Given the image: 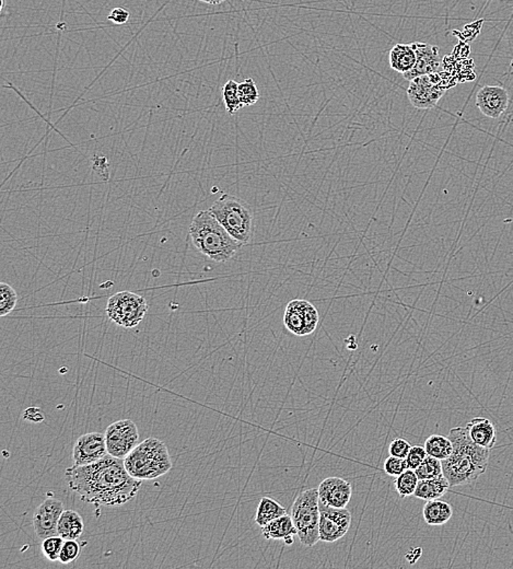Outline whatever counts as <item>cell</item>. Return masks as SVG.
Segmentation results:
<instances>
[{"instance_id": "1", "label": "cell", "mask_w": 513, "mask_h": 569, "mask_svg": "<svg viewBox=\"0 0 513 569\" xmlns=\"http://www.w3.org/2000/svg\"><path fill=\"white\" fill-rule=\"evenodd\" d=\"M66 479L81 501L94 505H124L136 497L142 486V481L128 473L124 459L110 454L88 465L73 464L66 470Z\"/></svg>"}, {"instance_id": "2", "label": "cell", "mask_w": 513, "mask_h": 569, "mask_svg": "<svg viewBox=\"0 0 513 569\" xmlns=\"http://www.w3.org/2000/svg\"><path fill=\"white\" fill-rule=\"evenodd\" d=\"M453 452L443 460V475L451 487L473 483L486 472L490 450L472 442L466 427H455L449 432Z\"/></svg>"}, {"instance_id": "3", "label": "cell", "mask_w": 513, "mask_h": 569, "mask_svg": "<svg viewBox=\"0 0 513 569\" xmlns=\"http://www.w3.org/2000/svg\"><path fill=\"white\" fill-rule=\"evenodd\" d=\"M190 237L198 252L217 263L231 260L243 246L230 236L209 211H199L194 217Z\"/></svg>"}, {"instance_id": "4", "label": "cell", "mask_w": 513, "mask_h": 569, "mask_svg": "<svg viewBox=\"0 0 513 569\" xmlns=\"http://www.w3.org/2000/svg\"><path fill=\"white\" fill-rule=\"evenodd\" d=\"M128 473L140 481L158 479L171 471L172 463L168 446L156 438H147L138 444L124 459Z\"/></svg>"}, {"instance_id": "5", "label": "cell", "mask_w": 513, "mask_h": 569, "mask_svg": "<svg viewBox=\"0 0 513 569\" xmlns=\"http://www.w3.org/2000/svg\"><path fill=\"white\" fill-rule=\"evenodd\" d=\"M230 236L242 244L251 241L254 232V211L247 201L223 194L208 209Z\"/></svg>"}, {"instance_id": "6", "label": "cell", "mask_w": 513, "mask_h": 569, "mask_svg": "<svg viewBox=\"0 0 513 569\" xmlns=\"http://www.w3.org/2000/svg\"><path fill=\"white\" fill-rule=\"evenodd\" d=\"M291 517L301 544L312 547L320 542V498L318 489L299 494L291 507Z\"/></svg>"}, {"instance_id": "7", "label": "cell", "mask_w": 513, "mask_h": 569, "mask_svg": "<svg viewBox=\"0 0 513 569\" xmlns=\"http://www.w3.org/2000/svg\"><path fill=\"white\" fill-rule=\"evenodd\" d=\"M148 304L140 294L132 292H120L109 298L106 314L113 323L125 329H132L146 317Z\"/></svg>"}, {"instance_id": "8", "label": "cell", "mask_w": 513, "mask_h": 569, "mask_svg": "<svg viewBox=\"0 0 513 569\" xmlns=\"http://www.w3.org/2000/svg\"><path fill=\"white\" fill-rule=\"evenodd\" d=\"M447 79H443V73L426 75L413 79L407 89V96L411 104L421 110L433 108L438 101L443 98L445 90L450 88Z\"/></svg>"}, {"instance_id": "9", "label": "cell", "mask_w": 513, "mask_h": 569, "mask_svg": "<svg viewBox=\"0 0 513 569\" xmlns=\"http://www.w3.org/2000/svg\"><path fill=\"white\" fill-rule=\"evenodd\" d=\"M319 312L311 302L296 299L287 304L284 324L290 333L297 337H307L318 327Z\"/></svg>"}, {"instance_id": "10", "label": "cell", "mask_w": 513, "mask_h": 569, "mask_svg": "<svg viewBox=\"0 0 513 569\" xmlns=\"http://www.w3.org/2000/svg\"><path fill=\"white\" fill-rule=\"evenodd\" d=\"M104 434L109 454L120 459H125L140 442L137 426L130 420L113 423Z\"/></svg>"}, {"instance_id": "11", "label": "cell", "mask_w": 513, "mask_h": 569, "mask_svg": "<svg viewBox=\"0 0 513 569\" xmlns=\"http://www.w3.org/2000/svg\"><path fill=\"white\" fill-rule=\"evenodd\" d=\"M352 513L346 508H334L320 503V542L334 543L347 534Z\"/></svg>"}, {"instance_id": "12", "label": "cell", "mask_w": 513, "mask_h": 569, "mask_svg": "<svg viewBox=\"0 0 513 569\" xmlns=\"http://www.w3.org/2000/svg\"><path fill=\"white\" fill-rule=\"evenodd\" d=\"M64 511V504L56 498H47L33 515V527L35 534L41 540L58 535V521Z\"/></svg>"}, {"instance_id": "13", "label": "cell", "mask_w": 513, "mask_h": 569, "mask_svg": "<svg viewBox=\"0 0 513 569\" xmlns=\"http://www.w3.org/2000/svg\"><path fill=\"white\" fill-rule=\"evenodd\" d=\"M106 434L101 432H89L79 437L73 446V463L76 465H88L100 461L108 456Z\"/></svg>"}, {"instance_id": "14", "label": "cell", "mask_w": 513, "mask_h": 569, "mask_svg": "<svg viewBox=\"0 0 513 569\" xmlns=\"http://www.w3.org/2000/svg\"><path fill=\"white\" fill-rule=\"evenodd\" d=\"M508 90L500 86H485L477 92V108L483 115L497 120L506 112L509 106Z\"/></svg>"}, {"instance_id": "15", "label": "cell", "mask_w": 513, "mask_h": 569, "mask_svg": "<svg viewBox=\"0 0 513 569\" xmlns=\"http://www.w3.org/2000/svg\"><path fill=\"white\" fill-rule=\"evenodd\" d=\"M412 45L415 49L417 61L414 68L403 75L404 79L412 81L417 77L439 73L440 67L443 64V59L440 58L439 49L427 43L415 42L412 43Z\"/></svg>"}, {"instance_id": "16", "label": "cell", "mask_w": 513, "mask_h": 569, "mask_svg": "<svg viewBox=\"0 0 513 569\" xmlns=\"http://www.w3.org/2000/svg\"><path fill=\"white\" fill-rule=\"evenodd\" d=\"M320 503L328 507L346 508L352 496V484L340 477H328L319 486Z\"/></svg>"}, {"instance_id": "17", "label": "cell", "mask_w": 513, "mask_h": 569, "mask_svg": "<svg viewBox=\"0 0 513 569\" xmlns=\"http://www.w3.org/2000/svg\"><path fill=\"white\" fill-rule=\"evenodd\" d=\"M465 427L473 442L486 449L494 448L497 442V432L494 424L488 418H473Z\"/></svg>"}, {"instance_id": "18", "label": "cell", "mask_w": 513, "mask_h": 569, "mask_svg": "<svg viewBox=\"0 0 513 569\" xmlns=\"http://www.w3.org/2000/svg\"><path fill=\"white\" fill-rule=\"evenodd\" d=\"M261 534L266 540H283L287 545L293 544V537L298 535L291 515H285L261 527Z\"/></svg>"}, {"instance_id": "19", "label": "cell", "mask_w": 513, "mask_h": 569, "mask_svg": "<svg viewBox=\"0 0 513 569\" xmlns=\"http://www.w3.org/2000/svg\"><path fill=\"white\" fill-rule=\"evenodd\" d=\"M416 61H417V56H416L415 49L412 43L411 44H396L390 51V66L400 74L404 75L408 71H411L416 65Z\"/></svg>"}, {"instance_id": "20", "label": "cell", "mask_w": 513, "mask_h": 569, "mask_svg": "<svg viewBox=\"0 0 513 569\" xmlns=\"http://www.w3.org/2000/svg\"><path fill=\"white\" fill-rule=\"evenodd\" d=\"M449 481L445 475L439 476L435 479L421 480L418 482L417 489H416L414 496L418 499L423 501H433L443 497L449 491Z\"/></svg>"}, {"instance_id": "21", "label": "cell", "mask_w": 513, "mask_h": 569, "mask_svg": "<svg viewBox=\"0 0 513 569\" xmlns=\"http://www.w3.org/2000/svg\"><path fill=\"white\" fill-rule=\"evenodd\" d=\"M424 519L429 525H443L451 520L452 506L441 499H433L426 503L423 509Z\"/></svg>"}, {"instance_id": "22", "label": "cell", "mask_w": 513, "mask_h": 569, "mask_svg": "<svg viewBox=\"0 0 513 569\" xmlns=\"http://www.w3.org/2000/svg\"><path fill=\"white\" fill-rule=\"evenodd\" d=\"M85 529L82 517L75 511H64L58 521L59 537L66 540H77L82 534Z\"/></svg>"}, {"instance_id": "23", "label": "cell", "mask_w": 513, "mask_h": 569, "mask_svg": "<svg viewBox=\"0 0 513 569\" xmlns=\"http://www.w3.org/2000/svg\"><path fill=\"white\" fill-rule=\"evenodd\" d=\"M285 515H287L286 509L278 501L271 497H263L257 507L255 523L259 527H263L271 521Z\"/></svg>"}, {"instance_id": "24", "label": "cell", "mask_w": 513, "mask_h": 569, "mask_svg": "<svg viewBox=\"0 0 513 569\" xmlns=\"http://www.w3.org/2000/svg\"><path fill=\"white\" fill-rule=\"evenodd\" d=\"M425 449L428 456L443 461L447 459L453 452V444L449 437L441 434H431L425 442Z\"/></svg>"}, {"instance_id": "25", "label": "cell", "mask_w": 513, "mask_h": 569, "mask_svg": "<svg viewBox=\"0 0 513 569\" xmlns=\"http://www.w3.org/2000/svg\"><path fill=\"white\" fill-rule=\"evenodd\" d=\"M418 482H419V479H418L416 472L414 470L407 469L401 475L395 477V481H394L395 491L401 498L414 496V493L417 489Z\"/></svg>"}, {"instance_id": "26", "label": "cell", "mask_w": 513, "mask_h": 569, "mask_svg": "<svg viewBox=\"0 0 513 569\" xmlns=\"http://www.w3.org/2000/svg\"><path fill=\"white\" fill-rule=\"evenodd\" d=\"M237 88H239V84L235 80L227 81L223 88V102H225V110L230 115H233L240 108H243L241 101H240Z\"/></svg>"}, {"instance_id": "27", "label": "cell", "mask_w": 513, "mask_h": 569, "mask_svg": "<svg viewBox=\"0 0 513 569\" xmlns=\"http://www.w3.org/2000/svg\"><path fill=\"white\" fill-rule=\"evenodd\" d=\"M414 471L417 474L419 481L421 480L435 479V477L443 475V462L435 459L433 456H427L423 463Z\"/></svg>"}, {"instance_id": "28", "label": "cell", "mask_w": 513, "mask_h": 569, "mask_svg": "<svg viewBox=\"0 0 513 569\" xmlns=\"http://www.w3.org/2000/svg\"><path fill=\"white\" fill-rule=\"evenodd\" d=\"M18 294L10 284L0 282V317H6L15 310Z\"/></svg>"}, {"instance_id": "29", "label": "cell", "mask_w": 513, "mask_h": 569, "mask_svg": "<svg viewBox=\"0 0 513 569\" xmlns=\"http://www.w3.org/2000/svg\"><path fill=\"white\" fill-rule=\"evenodd\" d=\"M239 98L242 106H254L259 100V89L252 78L245 79L239 84Z\"/></svg>"}, {"instance_id": "30", "label": "cell", "mask_w": 513, "mask_h": 569, "mask_svg": "<svg viewBox=\"0 0 513 569\" xmlns=\"http://www.w3.org/2000/svg\"><path fill=\"white\" fill-rule=\"evenodd\" d=\"M64 542V539L59 537V535L47 537L42 542V553L51 562H56V561H58Z\"/></svg>"}, {"instance_id": "31", "label": "cell", "mask_w": 513, "mask_h": 569, "mask_svg": "<svg viewBox=\"0 0 513 569\" xmlns=\"http://www.w3.org/2000/svg\"><path fill=\"white\" fill-rule=\"evenodd\" d=\"M384 471L388 475L397 477L401 475L403 472L408 469V464L406 459L403 458H397V456H390L386 458L383 464Z\"/></svg>"}, {"instance_id": "32", "label": "cell", "mask_w": 513, "mask_h": 569, "mask_svg": "<svg viewBox=\"0 0 513 569\" xmlns=\"http://www.w3.org/2000/svg\"><path fill=\"white\" fill-rule=\"evenodd\" d=\"M80 545L76 540H66L61 549L58 561L61 564H69L80 555Z\"/></svg>"}, {"instance_id": "33", "label": "cell", "mask_w": 513, "mask_h": 569, "mask_svg": "<svg viewBox=\"0 0 513 569\" xmlns=\"http://www.w3.org/2000/svg\"><path fill=\"white\" fill-rule=\"evenodd\" d=\"M427 451H426L425 446H412L411 450L408 452L406 456V462L408 464V469L416 470L418 466L423 463L424 460L427 456Z\"/></svg>"}, {"instance_id": "34", "label": "cell", "mask_w": 513, "mask_h": 569, "mask_svg": "<svg viewBox=\"0 0 513 569\" xmlns=\"http://www.w3.org/2000/svg\"><path fill=\"white\" fill-rule=\"evenodd\" d=\"M412 446L407 440L404 439V438H395V439L390 444L389 454L390 456L406 459V456H407L408 452H409Z\"/></svg>"}, {"instance_id": "35", "label": "cell", "mask_w": 513, "mask_h": 569, "mask_svg": "<svg viewBox=\"0 0 513 569\" xmlns=\"http://www.w3.org/2000/svg\"><path fill=\"white\" fill-rule=\"evenodd\" d=\"M130 13L128 10L122 7H116L111 11L108 19L115 25H125L130 20Z\"/></svg>"}, {"instance_id": "36", "label": "cell", "mask_w": 513, "mask_h": 569, "mask_svg": "<svg viewBox=\"0 0 513 569\" xmlns=\"http://www.w3.org/2000/svg\"><path fill=\"white\" fill-rule=\"evenodd\" d=\"M23 418L27 422L42 423L44 420V414L42 412L41 408H29L23 413Z\"/></svg>"}, {"instance_id": "37", "label": "cell", "mask_w": 513, "mask_h": 569, "mask_svg": "<svg viewBox=\"0 0 513 569\" xmlns=\"http://www.w3.org/2000/svg\"><path fill=\"white\" fill-rule=\"evenodd\" d=\"M199 1L207 4V5H219V4H223L225 0H199Z\"/></svg>"}, {"instance_id": "38", "label": "cell", "mask_w": 513, "mask_h": 569, "mask_svg": "<svg viewBox=\"0 0 513 569\" xmlns=\"http://www.w3.org/2000/svg\"><path fill=\"white\" fill-rule=\"evenodd\" d=\"M4 6H5V0H1V10L4 9Z\"/></svg>"}]
</instances>
